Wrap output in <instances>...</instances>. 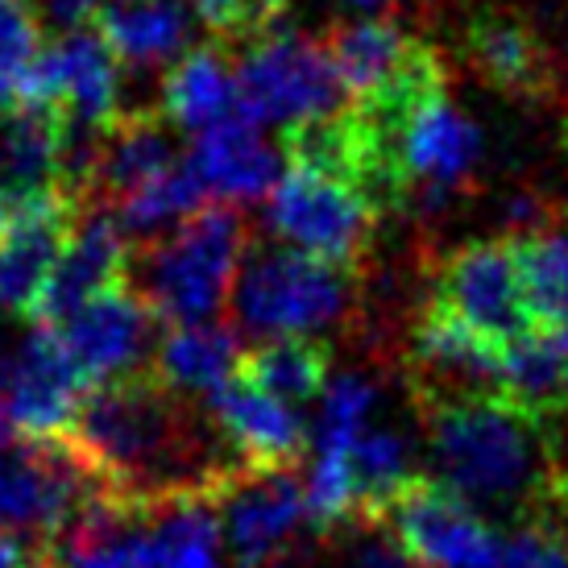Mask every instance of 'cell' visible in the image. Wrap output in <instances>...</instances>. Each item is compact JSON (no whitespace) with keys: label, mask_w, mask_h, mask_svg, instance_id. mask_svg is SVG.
Listing matches in <instances>:
<instances>
[{"label":"cell","mask_w":568,"mask_h":568,"mask_svg":"<svg viewBox=\"0 0 568 568\" xmlns=\"http://www.w3.org/2000/svg\"><path fill=\"white\" fill-rule=\"evenodd\" d=\"M129 266H133V250H129V233L116 224V216L109 207H83L80 224H75V233L59 257V270L42 295L38 320L63 324L67 316H75L92 300L125 286Z\"/></svg>","instance_id":"obj_14"},{"label":"cell","mask_w":568,"mask_h":568,"mask_svg":"<svg viewBox=\"0 0 568 568\" xmlns=\"http://www.w3.org/2000/svg\"><path fill=\"white\" fill-rule=\"evenodd\" d=\"M503 568H568V539L556 531L552 515L515 527L503 544Z\"/></svg>","instance_id":"obj_30"},{"label":"cell","mask_w":568,"mask_h":568,"mask_svg":"<svg viewBox=\"0 0 568 568\" xmlns=\"http://www.w3.org/2000/svg\"><path fill=\"white\" fill-rule=\"evenodd\" d=\"M552 510L560 515V527H565V539H568V465L560 469V477H556L552 486Z\"/></svg>","instance_id":"obj_35"},{"label":"cell","mask_w":568,"mask_h":568,"mask_svg":"<svg viewBox=\"0 0 568 568\" xmlns=\"http://www.w3.org/2000/svg\"><path fill=\"white\" fill-rule=\"evenodd\" d=\"M324 47L353 104H362L407 67V59L419 50V38H410L390 21H353L332 33Z\"/></svg>","instance_id":"obj_22"},{"label":"cell","mask_w":568,"mask_h":568,"mask_svg":"<svg viewBox=\"0 0 568 568\" xmlns=\"http://www.w3.org/2000/svg\"><path fill=\"white\" fill-rule=\"evenodd\" d=\"M332 568H415L382 527H345V544Z\"/></svg>","instance_id":"obj_32"},{"label":"cell","mask_w":568,"mask_h":568,"mask_svg":"<svg viewBox=\"0 0 568 568\" xmlns=\"http://www.w3.org/2000/svg\"><path fill=\"white\" fill-rule=\"evenodd\" d=\"M38 26L59 38H71V33L95 30L100 26V13H104V0H30Z\"/></svg>","instance_id":"obj_33"},{"label":"cell","mask_w":568,"mask_h":568,"mask_svg":"<svg viewBox=\"0 0 568 568\" xmlns=\"http://www.w3.org/2000/svg\"><path fill=\"white\" fill-rule=\"evenodd\" d=\"M469 59L503 92L531 95L548 80V59L536 33L510 17H477L469 30Z\"/></svg>","instance_id":"obj_25"},{"label":"cell","mask_w":568,"mask_h":568,"mask_svg":"<svg viewBox=\"0 0 568 568\" xmlns=\"http://www.w3.org/2000/svg\"><path fill=\"white\" fill-rule=\"evenodd\" d=\"M270 233L320 262L353 270L369 250L378 204L345 179L312 166H291L270 191Z\"/></svg>","instance_id":"obj_6"},{"label":"cell","mask_w":568,"mask_h":568,"mask_svg":"<svg viewBox=\"0 0 568 568\" xmlns=\"http://www.w3.org/2000/svg\"><path fill=\"white\" fill-rule=\"evenodd\" d=\"M237 112V75L216 47L187 50L162 83V116L179 129H212Z\"/></svg>","instance_id":"obj_23"},{"label":"cell","mask_w":568,"mask_h":568,"mask_svg":"<svg viewBox=\"0 0 568 568\" xmlns=\"http://www.w3.org/2000/svg\"><path fill=\"white\" fill-rule=\"evenodd\" d=\"M224 548L237 568H274L295 552L307 515V481L295 465H245L216 494Z\"/></svg>","instance_id":"obj_8"},{"label":"cell","mask_w":568,"mask_h":568,"mask_svg":"<svg viewBox=\"0 0 568 568\" xmlns=\"http://www.w3.org/2000/svg\"><path fill=\"white\" fill-rule=\"evenodd\" d=\"M328 369V345L307 341V336H283V341H270V345L241 357V378L253 382L257 390H266L270 398L286 403V407H303L312 398H324Z\"/></svg>","instance_id":"obj_24"},{"label":"cell","mask_w":568,"mask_h":568,"mask_svg":"<svg viewBox=\"0 0 568 568\" xmlns=\"http://www.w3.org/2000/svg\"><path fill=\"white\" fill-rule=\"evenodd\" d=\"M503 345L427 300L407 332V382L415 403L503 395Z\"/></svg>","instance_id":"obj_10"},{"label":"cell","mask_w":568,"mask_h":568,"mask_svg":"<svg viewBox=\"0 0 568 568\" xmlns=\"http://www.w3.org/2000/svg\"><path fill=\"white\" fill-rule=\"evenodd\" d=\"M245 221L229 204L200 207L171 237L145 250L142 295L154 316L183 328L207 324L237 291Z\"/></svg>","instance_id":"obj_3"},{"label":"cell","mask_w":568,"mask_h":568,"mask_svg":"<svg viewBox=\"0 0 568 568\" xmlns=\"http://www.w3.org/2000/svg\"><path fill=\"white\" fill-rule=\"evenodd\" d=\"M204 179L195 174V166H171L166 174H159L154 183H145L142 191H133V195H125L121 204L112 207V216H116V224L125 229V233H138V237H145V233H159V229H166V224L174 221H191L204 204Z\"/></svg>","instance_id":"obj_27"},{"label":"cell","mask_w":568,"mask_h":568,"mask_svg":"<svg viewBox=\"0 0 568 568\" xmlns=\"http://www.w3.org/2000/svg\"><path fill=\"white\" fill-rule=\"evenodd\" d=\"M374 410H378V386L365 378V374H341V378H332L324 398H320L316 453L345 448L362 427L374 424Z\"/></svg>","instance_id":"obj_28"},{"label":"cell","mask_w":568,"mask_h":568,"mask_svg":"<svg viewBox=\"0 0 568 568\" xmlns=\"http://www.w3.org/2000/svg\"><path fill=\"white\" fill-rule=\"evenodd\" d=\"M13 365H17V345L0 341V395H4L9 382H13Z\"/></svg>","instance_id":"obj_36"},{"label":"cell","mask_w":568,"mask_h":568,"mask_svg":"<svg viewBox=\"0 0 568 568\" xmlns=\"http://www.w3.org/2000/svg\"><path fill=\"white\" fill-rule=\"evenodd\" d=\"M0 568H50L47 544H30L26 536L0 531Z\"/></svg>","instance_id":"obj_34"},{"label":"cell","mask_w":568,"mask_h":568,"mask_svg":"<svg viewBox=\"0 0 568 568\" xmlns=\"http://www.w3.org/2000/svg\"><path fill=\"white\" fill-rule=\"evenodd\" d=\"M42 26L30 0H0V83L13 92L42 54Z\"/></svg>","instance_id":"obj_29"},{"label":"cell","mask_w":568,"mask_h":568,"mask_svg":"<svg viewBox=\"0 0 568 568\" xmlns=\"http://www.w3.org/2000/svg\"><path fill=\"white\" fill-rule=\"evenodd\" d=\"M477 154H481V133L469 116H460L448 104L444 92L424 100L386 138V159L395 166L403 191L424 187L432 195H448L477 166Z\"/></svg>","instance_id":"obj_13"},{"label":"cell","mask_w":568,"mask_h":568,"mask_svg":"<svg viewBox=\"0 0 568 568\" xmlns=\"http://www.w3.org/2000/svg\"><path fill=\"white\" fill-rule=\"evenodd\" d=\"M171 166H179V154H174L171 121L162 116V109L121 112V116L100 133L92 195L100 191V200L121 204L125 195L142 191L145 183H154V179L166 174Z\"/></svg>","instance_id":"obj_16"},{"label":"cell","mask_w":568,"mask_h":568,"mask_svg":"<svg viewBox=\"0 0 568 568\" xmlns=\"http://www.w3.org/2000/svg\"><path fill=\"white\" fill-rule=\"evenodd\" d=\"M212 424L224 432V440L241 453V460L250 465H300L307 453V427L295 415V407H286L278 398H270L266 390H257L253 382L229 378L221 390H212L204 398Z\"/></svg>","instance_id":"obj_15"},{"label":"cell","mask_w":568,"mask_h":568,"mask_svg":"<svg viewBox=\"0 0 568 568\" xmlns=\"http://www.w3.org/2000/svg\"><path fill=\"white\" fill-rule=\"evenodd\" d=\"M503 395L552 427L568 415V336L531 328L503 353Z\"/></svg>","instance_id":"obj_21"},{"label":"cell","mask_w":568,"mask_h":568,"mask_svg":"<svg viewBox=\"0 0 568 568\" xmlns=\"http://www.w3.org/2000/svg\"><path fill=\"white\" fill-rule=\"evenodd\" d=\"M104 42L133 67L171 63L191 42V13L179 0H112L100 13Z\"/></svg>","instance_id":"obj_20"},{"label":"cell","mask_w":568,"mask_h":568,"mask_svg":"<svg viewBox=\"0 0 568 568\" xmlns=\"http://www.w3.org/2000/svg\"><path fill=\"white\" fill-rule=\"evenodd\" d=\"M241 341L224 324H183L171 328L159 341L154 353V374H159L174 395L207 398L221 390L229 378L241 374Z\"/></svg>","instance_id":"obj_19"},{"label":"cell","mask_w":568,"mask_h":568,"mask_svg":"<svg viewBox=\"0 0 568 568\" xmlns=\"http://www.w3.org/2000/svg\"><path fill=\"white\" fill-rule=\"evenodd\" d=\"M145 544L154 568H224V527L216 498H166L145 506Z\"/></svg>","instance_id":"obj_18"},{"label":"cell","mask_w":568,"mask_h":568,"mask_svg":"<svg viewBox=\"0 0 568 568\" xmlns=\"http://www.w3.org/2000/svg\"><path fill=\"white\" fill-rule=\"evenodd\" d=\"M436 481L469 506L531 523L552 515V486L565 460L552 427L506 395L415 403Z\"/></svg>","instance_id":"obj_2"},{"label":"cell","mask_w":568,"mask_h":568,"mask_svg":"<svg viewBox=\"0 0 568 568\" xmlns=\"http://www.w3.org/2000/svg\"><path fill=\"white\" fill-rule=\"evenodd\" d=\"M348 4H357V9H386L390 0H348Z\"/></svg>","instance_id":"obj_37"},{"label":"cell","mask_w":568,"mask_h":568,"mask_svg":"<svg viewBox=\"0 0 568 568\" xmlns=\"http://www.w3.org/2000/svg\"><path fill=\"white\" fill-rule=\"evenodd\" d=\"M154 328H159L154 307L145 303L142 291L125 283L80 307L75 316H67L59 324V341L71 353V362L83 369V378L109 386L142 374L145 353L154 345Z\"/></svg>","instance_id":"obj_12"},{"label":"cell","mask_w":568,"mask_h":568,"mask_svg":"<svg viewBox=\"0 0 568 568\" xmlns=\"http://www.w3.org/2000/svg\"><path fill=\"white\" fill-rule=\"evenodd\" d=\"M83 369L71 362L59 332L33 328L17 341L13 382L4 390V415L21 440H67L88 403Z\"/></svg>","instance_id":"obj_11"},{"label":"cell","mask_w":568,"mask_h":568,"mask_svg":"<svg viewBox=\"0 0 568 568\" xmlns=\"http://www.w3.org/2000/svg\"><path fill=\"white\" fill-rule=\"evenodd\" d=\"M357 295L353 270L320 262L291 245L253 250L237 274L233 312L241 328L257 336H307L348 316Z\"/></svg>","instance_id":"obj_4"},{"label":"cell","mask_w":568,"mask_h":568,"mask_svg":"<svg viewBox=\"0 0 568 568\" xmlns=\"http://www.w3.org/2000/svg\"><path fill=\"white\" fill-rule=\"evenodd\" d=\"M374 527L395 539L415 568H503L489 523L436 477H415Z\"/></svg>","instance_id":"obj_7"},{"label":"cell","mask_w":568,"mask_h":568,"mask_svg":"<svg viewBox=\"0 0 568 568\" xmlns=\"http://www.w3.org/2000/svg\"><path fill=\"white\" fill-rule=\"evenodd\" d=\"M286 0H195V13L216 38H262Z\"/></svg>","instance_id":"obj_31"},{"label":"cell","mask_w":568,"mask_h":568,"mask_svg":"<svg viewBox=\"0 0 568 568\" xmlns=\"http://www.w3.org/2000/svg\"><path fill=\"white\" fill-rule=\"evenodd\" d=\"M345 83L324 42L266 30L237 67V112L250 125L300 129L345 109Z\"/></svg>","instance_id":"obj_5"},{"label":"cell","mask_w":568,"mask_h":568,"mask_svg":"<svg viewBox=\"0 0 568 568\" xmlns=\"http://www.w3.org/2000/svg\"><path fill=\"white\" fill-rule=\"evenodd\" d=\"M191 166L204 179V187L224 200H257L283 179L278 150L262 142V133L241 116L204 129L191 154Z\"/></svg>","instance_id":"obj_17"},{"label":"cell","mask_w":568,"mask_h":568,"mask_svg":"<svg viewBox=\"0 0 568 568\" xmlns=\"http://www.w3.org/2000/svg\"><path fill=\"white\" fill-rule=\"evenodd\" d=\"M67 444L100 477V486L138 506L166 498H216L250 465L224 440L212 415L142 369L133 378L95 386Z\"/></svg>","instance_id":"obj_1"},{"label":"cell","mask_w":568,"mask_h":568,"mask_svg":"<svg viewBox=\"0 0 568 568\" xmlns=\"http://www.w3.org/2000/svg\"><path fill=\"white\" fill-rule=\"evenodd\" d=\"M427 300L440 303L444 312L465 320L477 336L503 348L536 328L523 300L519 262L510 241H474L453 250L436 266Z\"/></svg>","instance_id":"obj_9"},{"label":"cell","mask_w":568,"mask_h":568,"mask_svg":"<svg viewBox=\"0 0 568 568\" xmlns=\"http://www.w3.org/2000/svg\"><path fill=\"white\" fill-rule=\"evenodd\" d=\"M510 245H515L523 300H527L531 324L544 332H556V336H568V233L531 229Z\"/></svg>","instance_id":"obj_26"}]
</instances>
